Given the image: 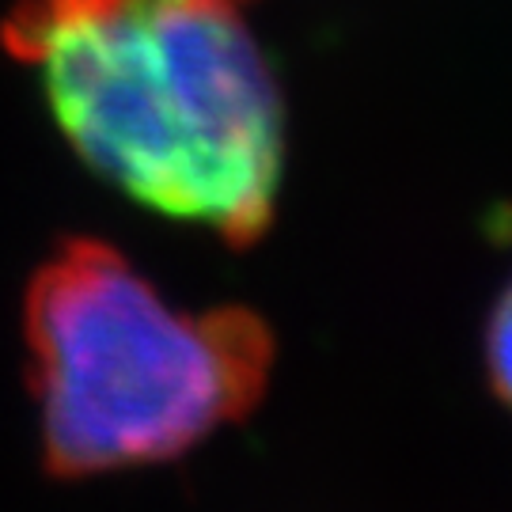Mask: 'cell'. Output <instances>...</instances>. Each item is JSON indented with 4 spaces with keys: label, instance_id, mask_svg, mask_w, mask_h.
Returning a JSON list of instances; mask_svg holds the SVG:
<instances>
[{
    "label": "cell",
    "instance_id": "obj_1",
    "mask_svg": "<svg viewBox=\"0 0 512 512\" xmlns=\"http://www.w3.org/2000/svg\"><path fill=\"white\" fill-rule=\"evenodd\" d=\"M251 4L16 0L0 38L99 179L251 247L274 224L285 167V103Z\"/></svg>",
    "mask_w": 512,
    "mask_h": 512
},
{
    "label": "cell",
    "instance_id": "obj_2",
    "mask_svg": "<svg viewBox=\"0 0 512 512\" xmlns=\"http://www.w3.org/2000/svg\"><path fill=\"white\" fill-rule=\"evenodd\" d=\"M42 456L88 478L190 452L266 395L274 334L251 308L183 315L99 239H65L27 289Z\"/></svg>",
    "mask_w": 512,
    "mask_h": 512
},
{
    "label": "cell",
    "instance_id": "obj_3",
    "mask_svg": "<svg viewBox=\"0 0 512 512\" xmlns=\"http://www.w3.org/2000/svg\"><path fill=\"white\" fill-rule=\"evenodd\" d=\"M482 361H486V380L501 406L512 410V281L501 289L494 311L486 319V338H482Z\"/></svg>",
    "mask_w": 512,
    "mask_h": 512
}]
</instances>
